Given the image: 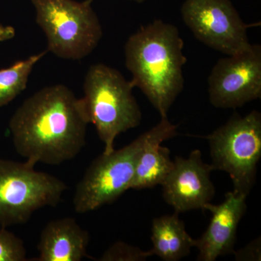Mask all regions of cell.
I'll list each match as a JSON object with an SVG mask.
<instances>
[{
	"instance_id": "obj_12",
	"label": "cell",
	"mask_w": 261,
	"mask_h": 261,
	"mask_svg": "<svg viewBox=\"0 0 261 261\" xmlns=\"http://www.w3.org/2000/svg\"><path fill=\"white\" fill-rule=\"evenodd\" d=\"M89 233L74 219L63 218L48 223L38 244L39 261H80L88 257Z\"/></svg>"
},
{
	"instance_id": "obj_16",
	"label": "cell",
	"mask_w": 261,
	"mask_h": 261,
	"mask_svg": "<svg viewBox=\"0 0 261 261\" xmlns=\"http://www.w3.org/2000/svg\"><path fill=\"white\" fill-rule=\"evenodd\" d=\"M152 252L142 250L123 242H117L98 259L99 261H145L152 256Z\"/></svg>"
},
{
	"instance_id": "obj_8",
	"label": "cell",
	"mask_w": 261,
	"mask_h": 261,
	"mask_svg": "<svg viewBox=\"0 0 261 261\" xmlns=\"http://www.w3.org/2000/svg\"><path fill=\"white\" fill-rule=\"evenodd\" d=\"M182 20L196 39L226 56L247 50L252 45L249 25L230 0H185Z\"/></svg>"
},
{
	"instance_id": "obj_14",
	"label": "cell",
	"mask_w": 261,
	"mask_h": 261,
	"mask_svg": "<svg viewBox=\"0 0 261 261\" xmlns=\"http://www.w3.org/2000/svg\"><path fill=\"white\" fill-rule=\"evenodd\" d=\"M173 167L170 150L161 142L151 144L141 153L130 190H143L161 185Z\"/></svg>"
},
{
	"instance_id": "obj_11",
	"label": "cell",
	"mask_w": 261,
	"mask_h": 261,
	"mask_svg": "<svg viewBox=\"0 0 261 261\" xmlns=\"http://www.w3.org/2000/svg\"><path fill=\"white\" fill-rule=\"evenodd\" d=\"M247 197L228 192L219 205H207L206 210L212 216L205 232L195 240V247L199 251L197 260L214 261L233 253L239 224L247 208Z\"/></svg>"
},
{
	"instance_id": "obj_4",
	"label": "cell",
	"mask_w": 261,
	"mask_h": 261,
	"mask_svg": "<svg viewBox=\"0 0 261 261\" xmlns=\"http://www.w3.org/2000/svg\"><path fill=\"white\" fill-rule=\"evenodd\" d=\"M134 88L119 70L108 65H93L87 71L81 99L89 123L104 143V153L114 150L118 135L140 124L142 111Z\"/></svg>"
},
{
	"instance_id": "obj_3",
	"label": "cell",
	"mask_w": 261,
	"mask_h": 261,
	"mask_svg": "<svg viewBox=\"0 0 261 261\" xmlns=\"http://www.w3.org/2000/svg\"><path fill=\"white\" fill-rule=\"evenodd\" d=\"M176 125L161 117L151 129L128 145L110 153H103L91 163L79 182L73 197L78 214H86L111 204L130 190L137 161L141 153L155 142L162 143L177 135Z\"/></svg>"
},
{
	"instance_id": "obj_6",
	"label": "cell",
	"mask_w": 261,
	"mask_h": 261,
	"mask_svg": "<svg viewBox=\"0 0 261 261\" xmlns=\"http://www.w3.org/2000/svg\"><path fill=\"white\" fill-rule=\"evenodd\" d=\"M206 139L214 171L227 173L233 191L248 195L255 184L261 157L260 113L253 111L243 117L234 113Z\"/></svg>"
},
{
	"instance_id": "obj_5",
	"label": "cell",
	"mask_w": 261,
	"mask_h": 261,
	"mask_svg": "<svg viewBox=\"0 0 261 261\" xmlns=\"http://www.w3.org/2000/svg\"><path fill=\"white\" fill-rule=\"evenodd\" d=\"M36 22L47 41V51L64 60L80 61L97 47L102 25L88 1L32 0Z\"/></svg>"
},
{
	"instance_id": "obj_18",
	"label": "cell",
	"mask_w": 261,
	"mask_h": 261,
	"mask_svg": "<svg viewBox=\"0 0 261 261\" xmlns=\"http://www.w3.org/2000/svg\"><path fill=\"white\" fill-rule=\"evenodd\" d=\"M236 260H260V238L249 243L247 246L233 252Z\"/></svg>"
},
{
	"instance_id": "obj_10",
	"label": "cell",
	"mask_w": 261,
	"mask_h": 261,
	"mask_svg": "<svg viewBox=\"0 0 261 261\" xmlns=\"http://www.w3.org/2000/svg\"><path fill=\"white\" fill-rule=\"evenodd\" d=\"M214 171L211 164L202 161L199 149L192 151L187 159L175 158L172 170L161 185L165 202L178 214L197 209L206 210L215 195L211 180Z\"/></svg>"
},
{
	"instance_id": "obj_7",
	"label": "cell",
	"mask_w": 261,
	"mask_h": 261,
	"mask_svg": "<svg viewBox=\"0 0 261 261\" xmlns=\"http://www.w3.org/2000/svg\"><path fill=\"white\" fill-rule=\"evenodd\" d=\"M67 185L34 165L0 159V225L24 224L36 211L61 202Z\"/></svg>"
},
{
	"instance_id": "obj_17",
	"label": "cell",
	"mask_w": 261,
	"mask_h": 261,
	"mask_svg": "<svg viewBox=\"0 0 261 261\" xmlns=\"http://www.w3.org/2000/svg\"><path fill=\"white\" fill-rule=\"evenodd\" d=\"M23 240L4 227L0 228V261L27 260Z\"/></svg>"
},
{
	"instance_id": "obj_2",
	"label": "cell",
	"mask_w": 261,
	"mask_h": 261,
	"mask_svg": "<svg viewBox=\"0 0 261 261\" xmlns=\"http://www.w3.org/2000/svg\"><path fill=\"white\" fill-rule=\"evenodd\" d=\"M177 27L155 20L141 27L125 44V63L138 87L161 117L168 111L185 86L183 67L187 59Z\"/></svg>"
},
{
	"instance_id": "obj_1",
	"label": "cell",
	"mask_w": 261,
	"mask_h": 261,
	"mask_svg": "<svg viewBox=\"0 0 261 261\" xmlns=\"http://www.w3.org/2000/svg\"><path fill=\"white\" fill-rule=\"evenodd\" d=\"M88 124L82 99L66 86L56 84L27 98L9 126L15 150L27 162L58 166L80 154Z\"/></svg>"
},
{
	"instance_id": "obj_19",
	"label": "cell",
	"mask_w": 261,
	"mask_h": 261,
	"mask_svg": "<svg viewBox=\"0 0 261 261\" xmlns=\"http://www.w3.org/2000/svg\"><path fill=\"white\" fill-rule=\"evenodd\" d=\"M15 36V29L10 25L0 23V42H5L13 39Z\"/></svg>"
},
{
	"instance_id": "obj_15",
	"label": "cell",
	"mask_w": 261,
	"mask_h": 261,
	"mask_svg": "<svg viewBox=\"0 0 261 261\" xmlns=\"http://www.w3.org/2000/svg\"><path fill=\"white\" fill-rule=\"evenodd\" d=\"M47 53L46 50L34 55L0 69V108L9 104L25 90L33 68Z\"/></svg>"
},
{
	"instance_id": "obj_9",
	"label": "cell",
	"mask_w": 261,
	"mask_h": 261,
	"mask_svg": "<svg viewBox=\"0 0 261 261\" xmlns=\"http://www.w3.org/2000/svg\"><path fill=\"white\" fill-rule=\"evenodd\" d=\"M209 99L215 108L236 109L261 97V46L221 58L208 77Z\"/></svg>"
},
{
	"instance_id": "obj_20",
	"label": "cell",
	"mask_w": 261,
	"mask_h": 261,
	"mask_svg": "<svg viewBox=\"0 0 261 261\" xmlns=\"http://www.w3.org/2000/svg\"><path fill=\"white\" fill-rule=\"evenodd\" d=\"M87 1H88L89 3H92V2L94 1V0H87ZM130 1L136 2V3H144V2L145 1V0H130Z\"/></svg>"
},
{
	"instance_id": "obj_13",
	"label": "cell",
	"mask_w": 261,
	"mask_h": 261,
	"mask_svg": "<svg viewBox=\"0 0 261 261\" xmlns=\"http://www.w3.org/2000/svg\"><path fill=\"white\" fill-rule=\"evenodd\" d=\"M150 251L165 261H178L187 256L195 240L187 232L178 213L155 218L152 224Z\"/></svg>"
}]
</instances>
